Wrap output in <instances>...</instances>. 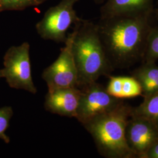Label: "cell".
Here are the masks:
<instances>
[{"label": "cell", "instance_id": "1", "mask_svg": "<svg viewBox=\"0 0 158 158\" xmlns=\"http://www.w3.org/2000/svg\"><path fill=\"white\" fill-rule=\"evenodd\" d=\"M158 23L157 11L142 15L100 18L96 23L98 33L114 70L142 62L149 35Z\"/></svg>", "mask_w": 158, "mask_h": 158}, {"label": "cell", "instance_id": "2", "mask_svg": "<svg viewBox=\"0 0 158 158\" xmlns=\"http://www.w3.org/2000/svg\"><path fill=\"white\" fill-rule=\"evenodd\" d=\"M72 53L77 70V87L81 89L114 70L102 45L96 23L81 19L74 24Z\"/></svg>", "mask_w": 158, "mask_h": 158}, {"label": "cell", "instance_id": "3", "mask_svg": "<svg viewBox=\"0 0 158 158\" xmlns=\"http://www.w3.org/2000/svg\"><path fill=\"white\" fill-rule=\"evenodd\" d=\"M132 108L124 102L113 111L98 115L83 125L102 156L135 158L125 138V128L131 116Z\"/></svg>", "mask_w": 158, "mask_h": 158}, {"label": "cell", "instance_id": "4", "mask_svg": "<svg viewBox=\"0 0 158 158\" xmlns=\"http://www.w3.org/2000/svg\"><path fill=\"white\" fill-rule=\"evenodd\" d=\"M79 1L61 0L56 6L49 8L36 25L40 36L43 40L64 44L68 38V29L81 19L74 8Z\"/></svg>", "mask_w": 158, "mask_h": 158}, {"label": "cell", "instance_id": "5", "mask_svg": "<svg viewBox=\"0 0 158 158\" xmlns=\"http://www.w3.org/2000/svg\"><path fill=\"white\" fill-rule=\"evenodd\" d=\"M29 51L28 42L10 48L4 56V68L1 72L10 87L36 94L37 89L32 76Z\"/></svg>", "mask_w": 158, "mask_h": 158}, {"label": "cell", "instance_id": "6", "mask_svg": "<svg viewBox=\"0 0 158 158\" xmlns=\"http://www.w3.org/2000/svg\"><path fill=\"white\" fill-rule=\"evenodd\" d=\"M81 90L76 118L81 124L103 114L113 111L124 102L108 93L106 87L97 81L83 87Z\"/></svg>", "mask_w": 158, "mask_h": 158}, {"label": "cell", "instance_id": "7", "mask_svg": "<svg viewBox=\"0 0 158 158\" xmlns=\"http://www.w3.org/2000/svg\"><path fill=\"white\" fill-rule=\"evenodd\" d=\"M73 32L69 34L64 46L56 60L45 68L42 77L46 83L48 91L59 88L77 87V70L72 53Z\"/></svg>", "mask_w": 158, "mask_h": 158}, {"label": "cell", "instance_id": "8", "mask_svg": "<svg viewBox=\"0 0 158 158\" xmlns=\"http://www.w3.org/2000/svg\"><path fill=\"white\" fill-rule=\"evenodd\" d=\"M125 138L135 158H144L158 138V129L146 119L131 115L126 126Z\"/></svg>", "mask_w": 158, "mask_h": 158}, {"label": "cell", "instance_id": "9", "mask_svg": "<svg viewBox=\"0 0 158 158\" xmlns=\"http://www.w3.org/2000/svg\"><path fill=\"white\" fill-rule=\"evenodd\" d=\"M81 90L77 87L59 88L48 91L44 107L48 112L62 117L76 118Z\"/></svg>", "mask_w": 158, "mask_h": 158}, {"label": "cell", "instance_id": "10", "mask_svg": "<svg viewBox=\"0 0 158 158\" xmlns=\"http://www.w3.org/2000/svg\"><path fill=\"white\" fill-rule=\"evenodd\" d=\"M156 0H107L100 8L101 18L147 15L156 11Z\"/></svg>", "mask_w": 158, "mask_h": 158}, {"label": "cell", "instance_id": "11", "mask_svg": "<svg viewBox=\"0 0 158 158\" xmlns=\"http://www.w3.org/2000/svg\"><path fill=\"white\" fill-rule=\"evenodd\" d=\"M141 87L142 96H150L158 91V66L155 62H142L132 74Z\"/></svg>", "mask_w": 158, "mask_h": 158}, {"label": "cell", "instance_id": "12", "mask_svg": "<svg viewBox=\"0 0 158 158\" xmlns=\"http://www.w3.org/2000/svg\"><path fill=\"white\" fill-rule=\"evenodd\" d=\"M143 98L139 106L132 108L131 115L146 119L158 129V91Z\"/></svg>", "mask_w": 158, "mask_h": 158}, {"label": "cell", "instance_id": "13", "mask_svg": "<svg viewBox=\"0 0 158 158\" xmlns=\"http://www.w3.org/2000/svg\"><path fill=\"white\" fill-rule=\"evenodd\" d=\"M158 59V23L153 27L148 37L145 56L142 62H155Z\"/></svg>", "mask_w": 158, "mask_h": 158}, {"label": "cell", "instance_id": "14", "mask_svg": "<svg viewBox=\"0 0 158 158\" xmlns=\"http://www.w3.org/2000/svg\"><path fill=\"white\" fill-rule=\"evenodd\" d=\"M46 0H1V11L23 10L32 6H40Z\"/></svg>", "mask_w": 158, "mask_h": 158}, {"label": "cell", "instance_id": "15", "mask_svg": "<svg viewBox=\"0 0 158 158\" xmlns=\"http://www.w3.org/2000/svg\"><path fill=\"white\" fill-rule=\"evenodd\" d=\"M141 87L133 77H123L122 98L141 96Z\"/></svg>", "mask_w": 158, "mask_h": 158}, {"label": "cell", "instance_id": "16", "mask_svg": "<svg viewBox=\"0 0 158 158\" xmlns=\"http://www.w3.org/2000/svg\"><path fill=\"white\" fill-rule=\"evenodd\" d=\"M13 114V109L11 106L0 108V139L6 143L10 142L9 136L6 134V131L9 127L10 121Z\"/></svg>", "mask_w": 158, "mask_h": 158}, {"label": "cell", "instance_id": "17", "mask_svg": "<svg viewBox=\"0 0 158 158\" xmlns=\"http://www.w3.org/2000/svg\"><path fill=\"white\" fill-rule=\"evenodd\" d=\"M109 78V82L106 87L108 93L114 97L122 98L123 77H113L110 76Z\"/></svg>", "mask_w": 158, "mask_h": 158}, {"label": "cell", "instance_id": "18", "mask_svg": "<svg viewBox=\"0 0 158 158\" xmlns=\"http://www.w3.org/2000/svg\"><path fill=\"white\" fill-rule=\"evenodd\" d=\"M144 158H158V138L149 149Z\"/></svg>", "mask_w": 158, "mask_h": 158}, {"label": "cell", "instance_id": "19", "mask_svg": "<svg viewBox=\"0 0 158 158\" xmlns=\"http://www.w3.org/2000/svg\"><path fill=\"white\" fill-rule=\"evenodd\" d=\"M96 4L98 5H102L107 0H93Z\"/></svg>", "mask_w": 158, "mask_h": 158}, {"label": "cell", "instance_id": "20", "mask_svg": "<svg viewBox=\"0 0 158 158\" xmlns=\"http://www.w3.org/2000/svg\"><path fill=\"white\" fill-rule=\"evenodd\" d=\"M157 1V4H156V11H157V13L158 14V0H156Z\"/></svg>", "mask_w": 158, "mask_h": 158}, {"label": "cell", "instance_id": "21", "mask_svg": "<svg viewBox=\"0 0 158 158\" xmlns=\"http://www.w3.org/2000/svg\"><path fill=\"white\" fill-rule=\"evenodd\" d=\"M1 77H2V72H1V70H0V79H1Z\"/></svg>", "mask_w": 158, "mask_h": 158}, {"label": "cell", "instance_id": "22", "mask_svg": "<svg viewBox=\"0 0 158 158\" xmlns=\"http://www.w3.org/2000/svg\"><path fill=\"white\" fill-rule=\"evenodd\" d=\"M1 0H0V11H1Z\"/></svg>", "mask_w": 158, "mask_h": 158}]
</instances>
